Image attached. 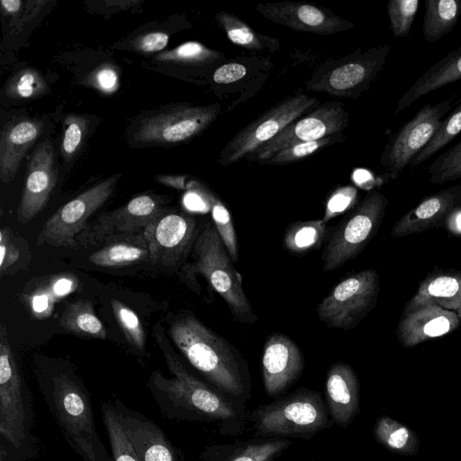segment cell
Instances as JSON below:
<instances>
[{
  "label": "cell",
  "mask_w": 461,
  "mask_h": 461,
  "mask_svg": "<svg viewBox=\"0 0 461 461\" xmlns=\"http://www.w3.org/2000/svg\"><path fill=\"white\" fill-rule=\"evenodd\" d=\"M171 375L151 373L147 387L169 420L213 424L221 434L236 436L248 425L246 404L238 403L189 373L169 346L157 337Z\"/></svg>",
  "instance_id": "cell-1"
},
{
  "label": "cell",
  "mask_w": 461,
  "mask_h": 461,
  "mask_svg": "<svg viewBox=\"0 0 461 461\" xmlns=\"http://www.w3.org/2000/svg\"><path fill=\"white\" fill-rule=\"evenodd\" d=\"M168 332L176 347L208 384L232 401L247 404L252 392L249 367L233 345L191 312L172 320Z\"/></svg>",
  "instance_id": "cell-2"
},
{
  "label": "cell",
  "mask_w": 461,
  "mask_h": 461,
  "mask_svg": "<svg viewBox=\"0 0 461 461\" xmlns=\"http://www.w3.org/2000/svg\"><path fill=\"white\" fill-rule=\"evenodd\" d=\"M43 400L69 447L83 461H113L98 436L90 394L68 367L42 369Z\"/></svg>",
  "instance_id": "cell-3"
},
{
  "label": "cell",
  "mask_w": 461,
  "mask_h": 461,
  "mask_svg": "<svg viewBox=\"0 0 461 461\" xmlns=\"http://www.w3.org/2000/svg\"><path fill=\"white\" fill-rule=\"evenodd\" d=\"M248 425L252 438L310 440L334 424L321 393L300 387L271 402L258 405L249 413Z\"/></svg>",
  "instance_id": "cell-4"
},
{
  "label": "cell",
  "mask_w": 461,
  "mask_h": 461,
  "mask_svg": "<svg viewBox=\"0 0 461 461\" xmlns=\"http://www.w3.org/2000/svg\"><path fill=\"white\" fill-rule=\"evenodd\" d=\"M191 256L192 261L183 267V273L192 289L195 275H201L224 300L233 319L244 324L258 321L243 289L242 277L234 268L226 247L211 221L200 227Z\"/></svg>",
  "instance_id": "cell-5"
},
{
  "label": "cell",
  "mask_w": 461,
  "mask_h": 461,
  "mask_svg": "<svg viewBox=\"0 0 461 461\" xmlns=\"http://www.w3.org/2000/svg\"><path fill=\"white\" fill-rule=\"evenodd\" d=\"M32 400L9 343L5 323L0 325V437L1 446L21 458L30 456L33 442Z\"/></svg>",
  "instance_id": "cell-6"
},
{
  "label": "cell",
  "mask_w": 461,
  "mask_h": 461,
  "mask_svg": "<svg viewBox=\"0 0 461 461\" xmlns=\"http://www.w3.org/2000/svg\"><path fill=\"white\" fill-rule=\"evenodd\" d=\"M387 205L386 197L372 190L339 221L322 250L323 271L340 267L364 250L377 232Z\"/></svg>",
  "instance_id": "cell-7"
},
{
  "label": "cell",
  "mask_w": 461,
  "mask_h": 461,
  "mask_svg": "<svg viewBox=\"0 0 461 461\" xmlns=\"http://www.w3.org/2000/svg\"><path fill=\"white\" fill-rule=\"evenodd\" d=\"M389 51L390 46L384 44L327 61L306 82L307 88L333 96L356 98L369 89L384 68Z\"/></svg>",
  "instance_id": "cell-8"
},
{
  "label": "cell",
  "mask_w": 461,
  "mask_h": 461,
  "mask_svg": "<svg viewBox=\"0 0 461 461\" xmlns=\"http://www.w3.org/2000/svg\"><path fill=\"white\" fill-rule=\"evenodd\" d=\"M319 105L317 98L303 93L285 98L237 132L221 149L218 162L230 166L248 158L273 140L285 127Z\"/></svg>",
  "instance_id": "cell-9"
},
{
  "label": "cell",
  "mask_w": 461,
  "mask_h": 461,
  "mask_svg": "<svg viewBox=\"0 0 461 461\" xmlns=\"http://www.w3.org/2000/svg\"><path fill=\"white\" fill-rule=\"evenodd\" d=\"M379 290L375 269L355 273L338 283L317 305L318 318L330 328L354 329L376 306Z\"/></svg>",
  "instance_id": "cell-10"
},
{
  "label": "cell",
  "mask_w": 461,
  "mask_h": 461,
  "mask_svg": "<svg viewBox=\"0 0 461 461\" xmlns=\"http://www.w3.org/2000/svg\"><path fill=\"white\" fill-rule=\"evenodd\" d=\"M122 174H117L99 182L60 207L43 224L37 244L78 248L77 237L90 222V217L110 198Z\"/></svg>",
  "instance_id": "cell-11"
},
{
  "label": "cell",
  "mask_w": 461,
  "mask_h": 461,
  "mask_svg": "<svg viewBox=\"0 0 461 461\" xmlns=\"http://www.w3.org/2000/svg\"><path fill=\"white\" fill-rule=\"evenodd\" d=\"M454 97L434 105H424L388 140L381 155L384 175L393 180L428 144L441 120L453 107Z\"/></svg>",
  "instance_id": "cell-12"
},
{
  "label": "cell",
  "mask_w": 461,
  "mask_h": 461,
  "mask_svg": "<svg viewBox=\"0 0 461 461\" xmlns=\"http://www.w3.org/2000/svg\"><path fill=\"white\" fill-rule=\"evenodd\" d=\"M164 210L157 197L138 195L90 221L77 237V246H101L119 237L141 233Z\"/></svg>",
  "instance_id": "cell-13"
},
{
  "label": "cell",
  "mask_w": 461,
  "mask_h": 461,
  "mask_svg": "<svg viewBox=\"0 0 461 461\" xmlns=\"http://www.w3.org/2000/svg\"><path fill=\"white\" fill-rule=\"evenodd\" d=\"M348 125V113L344 104L326 102L285 127L273 140L258 148L248 158L261 163L294 144L342 133Z\"/></svg>",
  "instance_id": "cell-14"
},
{
  "label": "cell",
  "mask_w": 461,
  "mask_h": 461,
  "mask_svg": "<svg viewBox=\"0 0 461 461\" xmlns=\"http://www.w3.org/2000/svg\"><path fill=\"white\" fill-rule=\"evenodd\" d=\"M218 104L181 105L143 119L134 134L138 144H174L186 140L207 128L218 116Z\"/></svg>",
  "instance_id": "cell-15"
},
{
  "label": "cell",
  "mask_w": 461,
  "mask_h": 461,
  "mask_svg": "<svg viewBox=\"0 0 461 461\" xmlns=\"http://www.w3.org/2000/svg\"><path fill=\"white\" fill-rule=\"evenodd\" d=\"M200 227L183 212H162L143 231L152 263L176 267L191 255Z\"/></svg>",
  "instance_id": "cell-16"
},
{
  "label": "cell",
  "mask_w": 461,
  "mask_h": 461,
  "mask_svg": "<svg viewBox=\"0 0 461 461\" xmlns=\"http://www.w3.org/2000/svg\"><path fill=\"white\" fill-rule=\"evenodd\" d=\"M303 369V355L293 339L282 333H274L267 339L261 372L268 397L282 396L301 377Z\"/></svg>",
  "instance_id": "cell-17"
},
{
  "label": "cell",
  "mask_w": 461,
  "mask_h": 461,
  "mask_svg": "<svg viewBox=\"0 0 461 461\" xmlns=\"http://www.w3.org/2000/svg\"><path fill=\"white\" fill-rule=\"evenodd\" d=\"M256 10L266 19L297 32L320 35L336 34L354 26L330 10L313 5L282 1L258 4Z\"/></svg>",
  "instance_id": "cell-18"
},
{
  "label": "cell",
  "mask_w": 461,
  "mask_h": 461,
  "mask_svg": "<svg viewBox=\"0 0 461 461\" xmlns=\"http://www.w3.org/2000/svg\"><path fill=\"white\" fill-rule=\"evenodd\" d=\"M113 403L140 461H185L181 451L152 420L118 399Z\"/></svg>",
  "instance_id": "cell-19"
},
{
  "label": "cell",
  "mask_w": 461,
  "mask_h": 461,
  "mask_svg": "<svg viewBox=\"0 0 461 461\" xmlns=\"http://www.w3.org/2000/svg\"><path fill=\"white\" fill-rule=\"evenodd\" d=\"M56 181L53 147L47 140L40 143L30 157L24 189L17 208L19 223H28L44 209Z\"/></svg>",
  "instance_id": "cell-20"
},
{
  "label": "cell",
  "mask_w": 461,
  "mask_h": 461,
  "mask_svg": "<svg viewBox=\"0 0 461 461\" xmlns=\"http://www.w3.org/2000/svg\"><path fill=\"white\" fill-rule=\"evenodd\" d=\"M460 208L461 184L425 197L395 222L390 234L401 238L446 227L452 213Z\"/></svg>",
  "instance_id": "cell-21"
},
{
  "label": "cell",
  "mask_w": 461,
  "mask_h": 461,
  "mask_svg": "<svg viewBox=\"0 0 461 461\" xmlns=\"http://www.w3.org/2000/svg\"><path fill=\"white\" fill-rule=\"evenodd\" d=\"M461 324L455 312L438 305L428 304L409 312H402L396 329V337L404 348H413L432 339L443 337Z\"/></svg>",
  "instance_id": "cell-22"
},
{
  "label": "cell",
  "mask_w": 461,
  "mask_h": 461,
  "mask_svg": "<svg viewBox=\"0 0 461 461\" xmlns=\"http://www.w3.org/2000/svg\"><path fill=\"white\" fill-rule=\"evenodd\" d=\"M325 404L333 424L343 429L348 428L359 413V380L349 365L337 362L328 369Z\"/></svg>",
  "instance_id": "cell-23"
},
{
  "label": "cell",
  "mask_w": 461,
  "mask_h": 461,
  "mask_svg": "<svg viewBox=\"0 0 461 461\" xmlns=\"http://www.w3.org/2000/svg\"><path fill=\"white\" fill-rule=\"evenodd\" d=\"M428 304L455 312L461 318V271L436 270L429 274L420 282L402 312Z\"/></svg>",
  "instance_id": "cell-24"
},
{
  "label": "cell",
  "mask_w": 461,
  "mask_h": 461,
  "mask_svg": "<svg viewBox=\"0 0 461 461\" xmlns=\"http://www.w3.org/2000/svg\"><path fill=\"white\" fill-rule=\"evenodd\" d=\"M292 444L287 438H250L206 447L194 461H274Z\"/></svg>",
  "instance_id": "cell-25"
},
{
  "label": "cell",
  "mask_w": 461,
  "mask_h": 461,
  "mask_svg": "<svg viewBox=\"0 0 461 461\" xmlns=\"http://www.w3.org/2000/svg\"><path fill=\"white\" fill-rule=\"evenodd\" d=\"M41 122L21 119L6 123L0 140V178L11 183L20 167L22 158L41 132Z\"/></svg>",
  "instance_id": "cell-26"
},
{
  "label": "cell",
  "mask_w": 461,
  "mask_h": 461,
  "mask_svg": "<svg viewBox=\"0 0 461 461\" xmlns=\"http://www.w3.org/2000/svg\"><path fill=\"white\" fill-rule=\"evenodd\" d=\"M461 79V46L430 66L399 99L395 113L421 96Z\"/></svg>",
  "instance_id": "cell-27"
},
{
  "label": "cell",
  "mask_w": 461,
  "mask_h": 461,
  "mask_svg": "<svg viewBox=\"0 0 461 461\" xmlns=\"http://www.w3.org/2000/svg\"><path fill=\"white\" fill-rule=\"evenodd\" d=\"M149 258V247L143 232L105 242L89 256V261L101 267H120Z\"/></svg>",
  "instance_id": "cell-28"
},
{
  "label": "cell",
  "mask_w": 461,
  "mask_h": 461,
  "mask_svg": "<svg viewBox=\"0 0 461 461\" xmlns=\"http://www.w3.org/2000/svg\"><path fill=\"white\" fill-rule=\"evenodd\" d=\"M373 435L379 444L398 455L414 456L420 448V439L414 430L387 415L376 419Z\"/></svg>",
  "instance_id": "cell-29"
},
{
  "label": "cell",
  "mask_w": 461,
  "mask_h": 461,
  "mask_svg": "<svg viewBox=\"0 0 461 461\" xmlns=\"http://www.w3.org/2000/svg\"><path fill=\"white\" fill-rule=\"evenodd\" d=\"M59 325L64 330L76 336L106 338L105 329L95 315L92 302L86 299L68 303L60 316Z\"/></svg>",
  "instance_id": "cell-30"
},
{
  "label": "cell",
  "mask_w": 461,
  "mask_h": 461,
  "mask_svg": "<svg viewBox=\"0 0 461 461\" xmlns=\"http://www.w3.org/2000/svg\"><path fill=\"white\" fill-rule=\"evenodd\" d=\"M461 14L460 0H428L422 24L423 37L436 41L449 33Z\"/></svg>",
  "instance_id": "cell-31"
},
{
  "label": "cell",
  "mask_w": 461,
  "mask_h": 461,
  "mask_svg": "<svg viewBox=\"0 0 461 461\" xmlns=\"http://www.w3.org/2000/svg\"><path fill=\"white\" fill-rule=\"evenodd\" d=\"M326 236V222L322 219L295 221L285 232L284 246L291 254L302 255L319 249Z\"/></svg>",
  "instance_id": "cell-32"
},
{
  "label": "cell",
  "mask_w": 461,
  "mask_h": 461,
  "mask_svg": "<svg viewBox=\"0 0 461 461\" xmlns=\"http://www.w3.org/2000/svg\"><path fill=\"white\" fill-rule=\"evenodd\" d=\"M215 20L230 41L249 50H262L278 43L276 40L254 32L248 24L233 14L219 12Z\"/></svg>",
  "instance_id": "cell-33"
},
{
  "label": "cell",
  "mask_w": 461,
  "mask_h": 461,
  "mask_svg": "<svg viewBox=\"0 0 461 461\" xmlns=\"http://www.w3.org/2000/svg\"><path fill=\"white\" fill-rule=\"evenodd\" d=\"M103 421L109 438L113 461H140L121 424L113 402L102 403Z\"/></svg>",
  "instance_id": "cell-34"
},
{
  "label": "cell",
  "mask_w": 461,
  "mask_h": 461,
  "mask_svg": "<svg viewBox=\"0 0 461 461\" xmlns=\"http://www.w3.org/2000/svg\"><path fill=\"white\" fill-rule=\"evenodd\" d=\"M461 132V99L440 122L428 144L413 158L411 167H417L447 145Z\"/></svg>",
  "instance_id": "cell-35"
},
{
  "label": "cell",
  "mask_w": 461,
  "mask_h": 461,
  "mask_svg": "<svg viewBox=\"0 0 461 461\" xmlns=\"http://www.w3.org/2000/svg\"><path fill=\"white\" fill-rule=\"evenodd\" d=\"M197 189L203 196L209 209L211 210L213 224L218 230L231 260L233 263H238V241L234 225L228 209L211 191L204 187H197Z\"/></svg>",
  "instance_id": "cell-36"
},
{
  "label": "cell",
  "mask_w": 461,
  "mask_h": 461,
  "mask_svg": "<svg viewBox=\"0 0 461 461\" xmlns=\"http://www.w3.org/2000/svg\"><path fill=\"white\" fill-rule=\"evenodd\" d=\"M155 59L184 65H204L216 60H223L224 56L222 53L208 49L199 42L188 41L173 50L159 53L155 57Z\"/></svg>",
  "instance_id": "cell-37"
},
{
  "label": "cell",
  "mask_w": 461,
  "mask_h": 461,
  "mask_svg": "<svg viewBox=\"0 0 461 461\" xmlns=\"http://www.w3.org/2000/svg\"><path fill=\"white\" fill-rule=\"evenodd\" d=\"M344 140L345 136L339 133L318 140L296 143L274 154L261 164L281 166L294 163L313 155L327 146L341 142Z\"/></svg>",
  "instance_id": "cell-38"
},
{
  "label": "cell",
  "mask_w": 461,
  "mask_h": 461,
  "mask_svg": "<svg viewBox=\"0 0 461 461\" xmlns=\"http://www.w3.org/2000/svg\"><path fill=\"white\" fill-rule=\"evenodd\" d=\"M429 181L443 185L461 177V140L441 153L429 167Z\"/></svg>",
  "instance_id": "cell-39"
},
{
  "label": "cell",
  "mask_w": 461,
  "mask_h": 461,
  "mask_svg": "<svg viewBox=\"0 0 461 461\" xmlns=\"http://www.w3.org/2000/svg\"><path fill=\"white\" fill-rule=\"evenodd\" d=\"M113 315L128 342L140 352L145 351L146 336L138 315L118 300L111 302Z\"/></svg>",
  "instance_id": "cell-40"
},
{
  "label": "cell",
  "mask_w": 461,
  "mask_h": 461,
  "mask_svg": "<svg viewBox=\"0 0 461 461\" xmlns=\"http://www.w3.org/2000/svg\"><path fill=\"white\" fill-rule=\"evenodd\" d=\"M48 86L41 73L25 68L15 74L6 86V95L16 99L34 98L44 94Z\"/></svg>",
  "instance_id": "cell-41"
},
{
  "label": "cell",
  "mask_w": 461,
  "mask_h": 461,
  "mask_svg": "<svg viewBox=\"0 0 461 461\" xmlns=\"http://www.w3.org/2000/svg\"><path fill=\"white\" fill-rule=\"evenodd\" d=\"M419 5V0H390L387 3V14L394 37L409 35Z\"/></svg>",
  "instance_id": "cell-42"
},
{
  "label": "cell",
  "mask_w": 461,
  "mask_h": 461,
  "mask_svg": "<svg viewBox=\"0 0 461 461\" xmlns=\"http://www.w3.org/2000/svg\"><path fill=\"white\" fill-rule=\"evenodd\" d=\"M87 120L82 115L71 114L64 121L61 150L66 158H71L80 148L87 130Z\"/></svg>",
  "instance_id": "cell-43"
},
{
  "label": "cell",
  "mask_w": 461,
  "mask_h": 461,
  "mask_svg": "<svg viewBox=\"0 0 461 461\" xmlns=\"http://www.w3.org/2000/svg\"><path fill=\"white\" fill-rule=\"evenodd\" d=\"M21 258L20 244L8 227L0 230V276L7 274L8 270Z\"/></svg>",
  "instance_id": "cell-44"
},
{
  "label": "cell",
  "mask_w": 461,
  "mask_h": 461,
  "mask_svg": "<svg viewBox=\"0 0 461 461\" xmlns=\"http://www.w3.org/2000/svg\"><path fill=\"white\" fill-rule=\"evenodd\" d=\"M357 194V190L352 186H344L336 190L327 201L322 220L327 222L350 208L355 203Z\"/></svg>",
  "instance_id": "cell-45"
},
{
  "label": "cell",
  "mask_w": 461,
  "mask_h": 461,
  "mask_svg": "<svg viewBox=\"0 0 461 461\" xmlns=\"http://www.w3.org/2000/svg\"><path fill=\"white\" fill-rule=\"evenodd\" d=\"M94 86L104 93H113L119 86L118 73L113 66L104 65L92 75Z\"/></svg>",
  "instance_id": "cell-46"
},
{
  "label": "cell",
  "mask_w": 461,
  "mask_h": 461,
  "mask_svg": "<svg viewBox=\"0 0 461 461\" xmlns=\"http://www.w3.org/2000/svg\"><path fill=\"white\" fill-rule=\"evenodd\" d=\"M168 42V35L165 32H149L138 38L133 46L137 50L150 53L162 50Z\"/></svg>",
  "instance_id": "cell-47"
},
{
  "label": "cell",
  "mask_w": 461,
  "mask_h": 461,
  "mask_svg": "<svg viewBox=\"0 0 461 461\" xmlns=\"http://www.w3.org/2000/svg\"><path fill=\"white\" fill-rule=\"evenodd\" d=\"M247 68L240 63H227L219 67L213 73V80L218 84H230L242 79Z\"/></svg>",
  "instance_id": "cell-48"
},
{
  "label": "cell",
  "mask_w": 461,
  "mask_h": 461,
  "mask_svg": "<svg viewBox=\"0 0 461 461\" xmlns=\"http://www.w3.org/2000/svg\"><path fill=\"white\" fill-rule=\"evenodd\" d=\"M32 309L37 313L50 311V298L46 294H36L32 299Z\"/></svg>",
  "instance_id": "cell-49"
},
{
  "label": "cell",
  "mask_w": 461,
  "mask_h": 461,
  "mask_svg": "<svg viewBox=\"0 0 461 461\" xmlns=\"http://www.w3.org/2000/svg\"><path fill=\"white\" fill-rule=\"evenodd\" d=\"M73 285L71 279L60 278L54 284L53 290L57 295L63 296L73 290Z\"/></svg>",
  "instance_id": "cell-50"
},
{
  "label": "cell",
  "mask_w": 461,
  "mask_h": 461,
  "mask_svg": "<svg viewBox=\"0 0 461 461\" xmlns=\"http://www.w3.org/2000/svg\"><path fill=\"white\" fill-rule=\"evenodd\" d=\"M23 2L20 0H2V9L8 14H16L22 7Z\"/></svg>",
  "instance_id": "cell-51"
}]
</instances>
